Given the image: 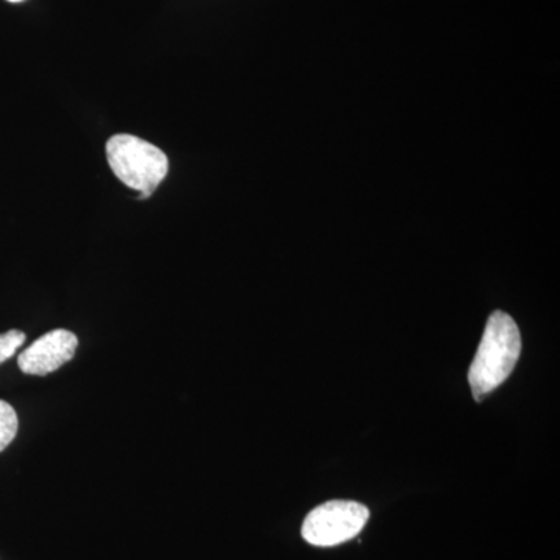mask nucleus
<instances>
[{"label": "nucleus", "instance_id": "7ed1b4c3", "mask_svg": "<svg viewBox=\"0 0 560 560\" xmlns=\"http://www.w3.org/2000/svg\"><path fill=\"white\" fill-rule=\"evenodd\" d=\"M370 521V510L355 501L334 500L305 517L302 537L315 547H337L359 536Z\"/></svg>", "mask_w": 560, "mask_h": 560}, {"label": "nucleus", "instance_id": "0eeeda50", "mask_svg": "<svg viewBox=\"0 0 560 560\" xmlns=\"http://www.w3.org/2000/svg\"><path fill=\"white\" fill-rule=\"evenodd\" d=\"M9 2L20 3V2H24V0H9Z\"/></svg>", "mask_w": 560, "mask_h": 560}, {"label": "nucleus", "instance_id": "f03ea898", "mask_svg": "<svg viewBox=\"0 0 560 560\" xmlns=\"http://www.w3.org/2000/svg\"><path fill=\"white\" fill-rule=\"evenodd\" d=\"M106 158L116 178L139 191L140 198H149L167 178V154L138 136H113L106 142Z\"/></svg>", "mask_w": 560, "mask_h": 560}, {"label": "nucleus", "instance_id": "20e7f679", "mask_svg": "<svg viewBox=\"0 0 560 560\" xmlns=\"http://www.w3.org/2000/svg\"><path fill=\"white\" fill-rule=\"evenodd\" d=\"M79 349V338L65 329L43 335L18 357V364L24 374H51L73 359Z\"/></svg>", "mask_w": 560, "mask_h": 560}, {"label": "nucleus", "instance_id": "f257e3e1", "mask_svg": "<svg viewBox=\"0 0 560 560\" xmlns=\"http://www.w3.org/2000/svg\"><path fill=\"white\" fill-rule=\"evenodd\" d=\"M521 352V330L515 320L508 313L493 312L469 370L475 400L481 401L486 394L492 393L510 378Z\"/></svg>", "mask_w": 560, "mask_h": 560}, {"label": "nucleus", "instance_id": "423d86ee", "mask_svg": "<svg viewBox=\"0 0 560 560\" xmlns=\"http://www.w3.org/2000/svg\"><path fill=\"white\" fill-rule=\"evenodd\" d=\"M25 334L21 330H10L5 334H0V364L5 363L7 360L16 353L25 342Z\"/></svg>", "mask_w": 560, "mask_h": 560}, {"label": "nucleus", "instance_id": "39448f33", "mask_svg": "<svg viewBox=\"0 0 560 560\" xmlns=\"http://www.w3.org/2000/svg\"><path fill=\"white\" fill-rule=\"evenodd\" d=\"M18 429H20V420L16 411L9 401L0 400V452L5 451L13 442Z\"/></svg>", "mask_w": 560, "mask_h": 560}]
</instances>
